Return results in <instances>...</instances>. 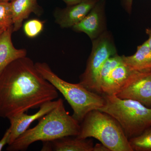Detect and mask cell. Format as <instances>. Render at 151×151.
<instances>
[{
  "instance_id": "cell-20",
  "label": "cell",
  "mask_w": 151,
  "mask_h": 151,
  "mask_svg": "<svg viewBox=\"0 0 151 151\" xmlns=\"http://www.w3.org/2000/svg\"><path fill=\"white\" fill-rule=\"evenodd\" d=\"M11 130L9 128L5 133L2 138L0 140V151H1L3 148L6 145H9L10 139Z\"/></svg>"
},
{
  "instance_id": "cell-4",
  "label": "cell",
  "mask_w": 151,
  "mask_h": 151,
  "mask_svg": "<svg viewBox=\"0 0 151 151\" xmlns=\"http://www.w3.org/2000/svg\"><path fill=\"white\" fill-rule=\"evenodd\" d=\"M103 96L104 105L98 110L116 119L128 139L139 136L151 126V108L115 94Z\"/></svg>"
},
{
  "instance_id": "cell-8",
  "label": "cell",
  "mask_w": 151,
  "mask_h": 151,
  "mask_svg": "<svg viewBox=\"0 0 151 151\" xmlns=\"http://www.w3.org/2000/svg\"><path fill=\"white\" fill-rule=\"evenodd\" d=\"M105 1L99 0L81 21L72 28L76 32H84L94 40L106 30Z\"/></svg>"
},
{
  "instance_id": "cell-3",
  "label": "cell",
  "mask_w": 151,
  "mask_h": 151,
  "mask_svg": "<svg viewBox=\"0 0 151 151\" xmlns=\"http://www.w3.org/2000/svg\"><path fill=\"white\" fill-rule=\"evenodd\" d=\"M35 65L44 78L63 95L73 110L72 116L80 124L87 113L98 110L104 105L103 95L88 90L79 83L73 84L64 81L45 63H36Z\"/></svg>"
},
{
  "instance_id": "cell-2",
  "label": "cell",
  "mask_w": 151,
  "mask_h": 151,
  "mask_svg": "<svg viewBox=\"0 0 151 151\" xmlns=\"http://www.w3.org/2000/svg\"><path fill=\"white\" fill-rule=\"evenodd\" d=\"M80 129V123L69 115L63 100L60 98L55 108L39 119L36 126L28 129L8 145L6 150H26L31 144L37 141L46 142L67 136H77Z\"/></svg>"
},
{
  "instance_id": "cell-23",
  "label": "cell",
  "mask_w": 151,
  "mask_h": 151,
  "mask_svg": "<svg viewBox=\"0 0 151 151\" xmlns=\"http://www.w3.org/2000/svg\"><path fill=\"white\" fill-rule=\"evenodd\" d=\"M146 33L147 35L148 36V39L147 41L149 47H150L151 51V27L146 29Z\"/></svg>"
},
{
  "instance_id": "cell-22",
  "label": "cell",
  "mask_w": 151,
  "mask_h": 151,
  "mask_svg": "<svg viewBox=\"0 0 151 151\" xmlns=\"http://www.w3.org/2000/svg\"><path fill=\"white\" fill-rule=\"evenodd\" d=\"M93 151H110V150L106 146L101 143L100 144L97 143L95 145H94Z\"/></svg>"
},
{
  "instance_id": "cell-25",
  "label": "cell",
  "mask_w": 151,
  "mask_h": 151,
  "mask_svg": "<svg viewBox=\"0 0 151 151\" xmlns=\"http://www.w3.org/2000/svg\"><path fill=\"white\" fill-rule=\"evenodd\" d=\"M13 0H0V1L11 2Z\"/></svg>"
},
{
  "instance_id": "cell-17",
  "label": "cell",
  "mask_w": 151,
  "mask_h": 151,
  "mask_svg": "<svg viewBox=\"0 0 151 151\" xmlns=\"http://www.w3.org/2000/svg\"><path fill=\"white\" fill-rule=\"evenodd\" d=\"M129 142L133 151H151V126Z\"/></svg>"
},
{
  "instance_id": "cell-16",
  "label": "cell",
  "mask_w": 151,
  "mask_h": 151,
  "mask_svg": "<svg viewBox=\"0 0 151 151\" xmlns=\"http://www.w3.org/2000/svg\"><path fill=\"white\" fill-rule=\"evenodd\" d=\"M123 63L122 56L118 55V54L109 58L104 65L101 68L97 80V92L100 94V87L105 82L112 70L116 66L122 64Z\"/></svg>"
},
{
  "instance_id": "cell-7",
  "label": "cell",
  "mask_w": 151,
  "mask_h": 151,
  "mask_svg": "<svg viewBox=\"0 0 151 151\" xmlns=\"http://www.w3.org/2000/svg\"><path fill=\"white\" fill-rule=\"evenodd\" d=\"M119 98L137 101L151 108V71H134L116 94Z\"/></svg>"
},
{
  "instance_id": "cell-21",
  "label": "cell",
  "mask_w": 151,
  "mask_h": 151,
  "mask_svg": "<svg viewBox=\"0 0 151 151\" xmlns=\"http://www.w3.org/2000/svg\"><path fill=\"white\" fill-rule=\"evenodd\" d=\"M123 7L129 14H131L132 11L133 0H121Z\"/></svg>"
},
{
  "instance_id": "cell-1",
  "label": "cell",
  "mask_w": 151,
  "mask_h": 151,
  "mask_svg": "<svg viewBox=\"0 0 151 151\" xmlns=\"http://www.w3.org/2000/svg\"><path fill=\"white\" fill-rule=\"evenodd\" d=\"M58 97L56 88L27 56L11 63L0 72V117L8 119L39 108Z\"/></svg>"
},
{
  "instance_id": "cell-13",
  "label": "cell",
  "mask_w": 151,
  "mask_h": 151,
  "mask_svg": "<svg viewBox=\"0 0 151 151\" xmlns=\"http://www.w3.org/2000/svg\"><path fill=\"white\" fill-rule=\"evenodd\" d=\"M134 71L124 62L116 66L111 71L100 87V94L116 95Z\"/></svg>"
},
{
  "instance_id": "cell-11",
  "label": "cell",
  "mask_w": 151,
  "mask_h": 151,
  "mask_svg": "<svg viewBox=\"0 0 151 151\" xmlns=\"http://www.w3.org/2000/svg\"><path fill=\"white\" fill-rule=\"evenodd\" d=\"M42 151H93V141L77 136H67L42 142Z\"/></svg>"
},
{
  "instance_id": "cell-9",
  "label": "cell",
  "mask_w": 151,
  "mask_h": 151,
  "mask_svg": "<svg viewBox=\"0 0 151 151\" xmlns=\"http://www.w3.org/2000/svg\"><path fill=\"white\" fill-rule=\"evenodd\" d=\"M99 0H82L80 2L55 13V22L62 28H72L89 13Z\"/></svg>"
},
{
  "instance_id": "cell-12",
  "label": "cell",
  "mask_w": 151,
  "mask_h": 151,
  "mask_svg": "<svg viewBox=\"0 0 151 151\" xmlns=\"http://www.w3.org/2000/svg\"><path fill=\"white\" fill-rule=\"evenodd\" d=\"M13 27L4 31L0 35V72L11 63L27 56L25 49H17L12 40Z\"/></svg>"
},
{
  "instance_id": "cell-5",
  "label": "cell",
  "mask_w": 151,
  "mask_h": 151,
  "mask_svg": "<svg viewBox=\"0 0 151 151\" xmlns=\"http://www.w3.org/2000/svg\"><path fill=\"white\" fill-rule=\"evenodd\" d=\"M80 139L94 138L110 151H133L120 124L109 114L94 110L86 114L80 123Z\"/></svg>"
},
{
  "instance_id": "cell-15",
  "label": "cell",
  "mask_w": 151,
  "mask_h": 151,
  "mask_svg": "<svg viewBox=\"0 0 151 151\" xmlns=\"http://www.w3.org/2000/svg\"><path fill=\"white\" fill-rule=\"evenodd\" d=\"M122 56L123 62L131 70L138 72L151 71V51L147 41L137 47L135 54Z\"/></svg>"
},
{
  "instance_id": "cell-18",
  "label": "cell",
  "mask_w": 151,
  "mask_h": 151,
  "mask_svg": "<svg viewBox=\"0 0 151 151\" xmlns=\"http://www.w3.org/2000/svg\"><path fill=\"white\" fill-rule=\"evenodd\" d=\"M13 27L10 2L0 1V29Z\"/></svg>"
},
{
  "instance_id": "cell-24",
  "label": "cell",
  "mask_w": 151,
  "mask_h": 151,
  "mask_svg": "<svg viewBox=\"0 0 151 151\" xmlns=\"http://www.w3.org/2000/svg\"><path fill=\"white\" fill-rule=\"evenodd\" d=\"M67 6H72L80 2L82 0H62Z\"/></svg>"
},
{
  "instance_id": "cell-6",
  "label": "cell",
  "mask_w": 151,
  "mask_h": 151,
  "mask_svg": "<svg viewBox=\"0 0 151 151\" xmlns=\"http://www.w3.org/2000/svg\"><path fill=\"white\" fill-rule=\"evenodd\" d=\"M92 41V52L86 69L80 75L79 83L88 90L97 93L96 84L100 69L106 60L117 52L113 37L107 31Z\"/></svg>"
},
{
  "instance_id": "cell-14",
  "label": "cell",
  "mask_w": 151,
  "mask_h": 151,
  "mask_svg": "<svg viewBox=\"0 0 151 151\" xmlns=\"http://www.w3.org/2000/svg\"><path fill=\"white\" fill-rule=\"evenodd\" d=\"M13 21V32H17L22 26L23 22L30 14L40 15L41 9L37 0H13L10 2Z\"/></svg>"
},
{
  "instance_id": "cell-26",
  "label": "cell",
  "mask_w": 151,
  "mask_h": 151,
  "mask_svg": "<svg viewBox=\"0 0 151 151\" xmlns=\"http://www.w3.org/2000/svg\"><path fill=\"white\" fill-rule=\"evenodd\" d=\"M4 31L5 30H4L0 29V35H1V34L3 32H4Z\"/></svg>"
},
{
  "instance_id": "cell-19",
  "label": "cell",
  "mask_w": 151,
  "mask_h": 151,
  "mask_svg": "<svg viewBox=\"0 0 151 151\" xmlns=\"http://www.w3.org/2000/svg\"><path fill=\"white\" fill-rule=\"evenodd\" d=\"M23 27L26 36L30 38H34L42 32L44 22L38 19H31L26 22Z\"/></svg>"
},
{
  "instance_id": "cell-10",
  "label": "cell",
  "mask_w": 151,
  "mask_h": 151,
  "mask_svg": "<svg viewBox=\"0 0 151 151\" xmlns=\"http://www.w3.org/2000/svg\"><path fill=\"white\" fill-rule=\"evenodd\" d=\"M58 103L59 99L49 101L42 105L39 110L32 115H28L24 112L9 118L8 119L10 123L9 128L11 130L10 139L9 145L13 142L17 138L27 130L32 123L36 120L40 119L55 108Z\"/></svg>"
}]
</instances>
